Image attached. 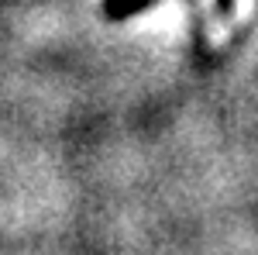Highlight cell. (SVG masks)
Here are the masks:
<instances>
[{
    "mask_svg": "<svg viewBox=\"0 0 258 255\" xmlns=\"http://www.w3.org/2000/svg\"><path fill=\"white\" fill-rule=\"evenodd\" d=\"M155 0H107L103 7H107V18L110 21H124L131 18V14H138V11H145V7H152Z\"/></svg>",
    "mask_w": 258,
    "mask_h": 255,
    "instance_id": "cell-1",
    "label": "cell"
},
{
    "mask_svg": "<svg viewBox=\"0 0 258 255\" xmlns=\"http://www.w3.org/2000/svg\"><path fill=\"white\" fill-rule=\"evenodd\" d=\"M217 11L220 14H231L234 11V0H217Z\"/></svg>",
    "mask_w": 258,
    "mask_h": 255,
    "instance_id": "cell-2",
    "label": "cell"
}]
</instances>
